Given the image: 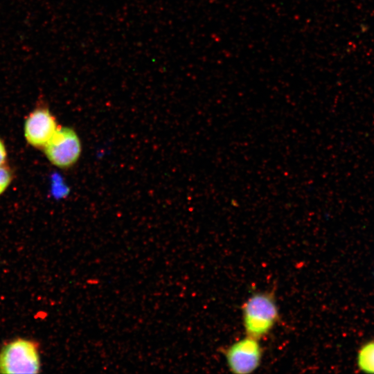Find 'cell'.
<instances>
[{
    "instance_id": "obj_1",
    "label": "cell",
    "mask_w": 374,
    "mask_h": 374,
    "mask_svg": "<svg viewBox=\"0 0 374 374\" xmlns=\"http://www.w3.org/2000/svg\"><path fill=\"white\" fill-rule=\"evenodd\" d=\"M241 310L245 335L260 340L270 334L280 319L272 291L253 292L242 303Z\"/></svg>"
},
{
    "instance_id": "obj_2",
    "label": "cell",
    "mask_w": 374,
    "mask_h": 374,
    "mask_svg": "<svg viewBox=\"0 0 374 374\" xmlns=\"http://www.w3.org/2000/svg\"><path fill=\"white\" fill-rule=\"evenodd\" d=\"M40 357L37 342L17 338L6 343L0 350V373H37Z\"/></svg>"
},
{
    "instance_id": "obj_3",
    "label": "cell",
    "mask_w": 374,
    "mask_h": 374,
    "mask_svg": "<svg viewBox=\"0 0 374 374\" xmlns=\"http://www.w3.org/2000/svg\"><path fill=\"white\" fill-rule=\"evenodd\" d=\"M260 339L245 335L222 349L229 370L235 374L254 372L261 364L263 348Z\"/></svg>"
},
{
    "instance_id": "obj_4",
    "label": "cell",
    "mask_w": 374,
    "mask_h": 374,
    "mask_svg": "<svg viewBox=\"0 0 374 374\" xmlns=\"http://www.w3.org/2000/svg\"><path fill=\"white\" fill-rule=\"evenodd\" d=\"M43 148L48 161L62 169L69 168L75 164L82 152L80 137L69 127L59 126Z\"/></svg>"
},
{
    "instance_id": "obj_5",
    "label": "cell",
    "mask_w": 374,
    "mask_h": 374,
    "mask_svg": "<svg viewBox=\"0 0 374 374\" xmlns=\"http://www.w3.org/2000/svg\"><path fill=\"white\" fill-rule=\"evenodd\" d=\"M58 127L49 109L46 107H38L29 114L25 121L24 136L30 145L42 148Z\"/></svg>"
},
{
    "instance_id": "obj_6",
    "label": "cell",
    "mask_w": 374,
    "mask_h": 374,
    "mask_svg": "<svg viewBox=\"0 0 374 374\" xmlns=\"http://www.w3.org/2000/svg\"><path fill=\"white\" fill-rule=\"evenodd\" d=\"M357 364L362 371L374 373V341L368 342L360 348Z\"/></svg>"
},
{
    "instance_id": "obj_7",
    "label": "cell",
    "mask_w": 374,
    "mask_h": 374,
    "mask_svg": "<svg viewBox=\"0 0 374 374\" xmlns=\"http://www.w3.org/2000/svg\"><path fill=\"white\" fill-rule=\"evenodd\" d=\"M12 178L11 170L5 165L0 166V195L8 187Z\"/></svg>"
},
{
    "instance_id": "obj_8",
    "label": "cell",
    "mask_w": 374,
    "mask_h": 374,
    "mask_svg": "<svg viewBox=\"0 0 374 374\" xmlns=\"http://www.w3.org/2000/svg\"><path fill=\"white\" fill-rule=\"evenodd\" d=\"M7 158V152L5 145L0 139V166L4 165Z\"/></svg>"
}]
</instances>
